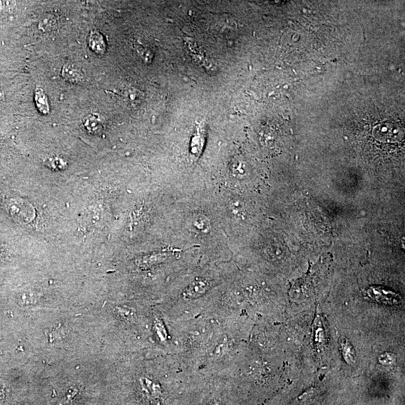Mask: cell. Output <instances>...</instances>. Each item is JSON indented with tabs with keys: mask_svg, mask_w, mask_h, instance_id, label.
I'll use <instances>...</instances> for the list:
<instances>
[{
	"mask_svg": "<svg viewBox=\"0 0 405 405\" xmlns=\"http://www.w3.org/2000/svg\"><path fill=\"white\" fill-rule=\"evenodd\" d=\"M89 45L92 51H94L99 55H101L105 53V42H104L102 35L97 31H93L90 33V37H89Z\"/></svg>",
	"mask_w": 405,
	"mask_h": 405,
	"instance_id": "30bf717a",
	"label": "cell"
},
{
	"mask_svg": "<svg viewBox=\"0 0 405 405\" xmlns=\"http://www.w3.org/2000/svg\"><path fill=\"white\" fill-rule=\"evenodd\" d=\"M15 3L14 2L0 1V12H9L10 9H13Z\"/></svg>",
	"mask_w": 405,
	"mask_h": 405,
	"instance_id": "e0dca14e",
	"label": "cell"
},
{
	"mask_svg": "<svg viewBox=\"0 0 405 405\" xmlns=\"http://www.w3.org/2000/svg\"><path fill=\"white\" fill-rule=\"evenodd\" d=\"M187 225L191 231L204 233L210 230L211 224L207 216L201 214H194L188 219Z\"/></svg>",
	"mask_w": 405,
	"mask_h": 405,
	"instance_id": "8992f818",
	"label": "cell"
},
{
	"mask_svg": "<svg viewBox=\"0 0 405 405\" xmlns=\"http://www.w3.org/2000/svg\"><path fill=\"white\" fill-rule=\"evenodd\" d=\"M341 348H342V356L346 362L350 364L355 363V350L353 346L350 344L349 341L345 338L342 337L340 339Z\"/></svg>",
	"mask_w": 405,
	"mask_h": 405,
	"instance_id": "7c38bea8",
	"label": "cell"
},
{
	"mask_svg": "<svg viewBox=\"0 0 405 405\" xmlns=\"http://www.w3.org/2000/svg\"><path fill=\"white\" fill-rule=\"evenodd\" d=\"M35 101L37 108L39 110L40 113L47 115L50 113V105L48 96L40 87H37V88L35 89Z\"/></svg>",
	"mask_w": 405,
	"mask_h": 405,
	"instance_id": "8fae6325",
	"label": "cell"
},
{
	"mask_svg": "<svg viewBox=\"0 0 405 405\" xmlns=\"http://www.w3.org/2000/svg\"><path fill=\"white\" fill-rule=\"evenodd\" d=\"M141 386L143 392L152 399H159L162 396L161 386L156 381L149 378H141Z\"/></svg>",
	"mask_w": 405,
	"mask_h": 405,
	"instance_id": "52a82bcc",
	"label": "cell"
},
{
	"mask_svg": "<svg viewBox=\"0 0 405 405\" xmlns=\"http://www.w3.org/2000/svg\"><path fill=\"white\" fill-rule=\"evenodd\" d=\"M206 139V129L204 124L199 125L191 138L190 152L194 158H198L201 155Z\"/></svg>",
	"mask_w": 405,
	"mask_h": 405,
	"instance_id": "5b68a950",
	"label": "cell"
},
{
	"mask_svg": "<svg viewBox=\"0 0 405 405\" xmlns=\"http://www.w3.org/2000/svg\"><path fill=\"white\" fill-rule=\"evenodd\" d=\"M46 165L47 166L50 167L51 169L57 170V171L64 170L67 167L66 162L62 159V158H57V157L48 159V161H46Z\"/></svg>",
	"mask_w": 405,
	"mask_h": 405,
	"instance_id": "2e32d148",
	"label": "cell"
},
{
	"mask_svg": "<svg viewBox=\"0 0 405 405\" xmlns=\"http://www.w3.org/2000/svg\"><path fill=\"white\" fill-rule=\"evenodd\" d=\"M62 77L73 84H81L84 81V74L80 68L72 64H66L62 68Z\"/></svg>",
	"mask_w": 405,
	"mask_h": 405,
	"instance_id": "ba28073f",
	"label": "cell"
},
{
	"mask_svg": "<svg viewBox=\"0 0 405 405\" xmlns=\"http://www.w3.org/2000/svg\"><path fill=\"white\" fill-rule=\"evenodd\" d=\"M4 92H3V90L0 88V101L3 100V99H4Z\"/></svg>",
	"mask_w": 405,
	"mask_h": 405,
	"instance_id": "ac0fdd59",
	"label": "cell"
},
{
	"mask_svg": "<svg viewBox=\"0 0 405 405\" xmlns=\"http://www.w3.org/2000/svg\"><path fill=\"white\" fill-rule=\"evenodd\" d=\"M171 257V254L168 252H160V253L153 254L143 257L138 261V265L140 267H149L155 264L167 261Z\"/></svg>",
	"mask_w": 405,
	"mask_h": 405,
	"instance_id": "9c48e42d",
	"label": "cell"
},
{
	"mask_svg": "<svg viewBox=\"0 0 405 405\" xmlns=\"http://www.w3.org/2000/svg\"><path fill=\"white\" fill-rule=\"evenodd\" d=\"M184 45L188 55L198 66L202 68L207 74H216L218 67L212 59L210 58L204 48L191 38H184Z\"/></svg>",
	"mask_w": 405,
	"mask_h": 405,
	"instance_id": "6da1fadb",
	"label": "cell"
},
{
	"mask_svg": "<svg viewBox=\"0 0 405 405\" xmlns=\"http://www.w3.org/2000/svg\"><path fill=\"white\" fill-rule=\"evenodd\" d=\"M210 405H219V403L217 402L216 401H213V402L211 403Z\"/></svg>",
	"mask_w": 405,
	"mask_h": 405,
	"instance_id": "d6986e66",
	"label": "cell"
},
{
	"mask_svg": "<svg viewBox=\"0 0 405 405\" xmlns=\"http://www.w3.org/2000/svg\"><path fill=\"white\" fill-rule=\"evenodd\" d=\"M8 210L14 219L23 224L32 222L35 210L29 202L22 199H12L8 202Z\"/></svg>",
	"mask_w": 405,
	"mask_h": 405,
	"instance_id": "3957f363",
	"label": "cell"
},
{
	"mask_svg": "<svg viewBox=\"0 0 405 405\" xmlns=\"http://www.w3.org/2000/svg\"><path fill=\"white\" fill-rule=\"evenodd\" d=\"M84 126L91 133H97L101 129V123L99 117L95 115H88L84 119Z\"/></svg>",
	"mask_w": 405,
	"mask_h": 405,
	"instance_id": "5bb4252c",
	"label": "cell"
},
{
	"mask_svg": "<svg viewBox=\"0 0 405 405\" xmlns=\"http://www.w3.org/2000/svg\"><path fill=\"white\" fill-rule=\"evenodd\" d=\"M154 323H155L154 327H155V333L158 339L162 342H165L168 339V333H167L166 329H165L163 322L160 319H157Z\"/></svg>",
	"mask_w": 405,
	"mask_h": 405,
	"instance_id": "9a60e30c",
	"label": "cell"
},
{
	"mask_svg": "<svg viewBox=\"0 0 405 405\" xmlns=\"http://www.w3.org/2000/svg\"><path fill=\"white\" fill-rule=\"evenodd\" d=\"M210 282L204 278H197L190 284L182 293L185 300H194L205 294L210 288Z\"/></svg>",
	"mask_w": 405,
	"mask_h": 405,
	"instance_id": "277c9868",
	"label": "cell"
},
{
	"mask_svg": "<svg viewBox=\"0 0 405 405\" xmlns=\"http://www.w3.org/2000/svg\"><path fill=\"white\" fill-rule=\"evenodd\" d=\"M3 395H3V394H0V404H1L2 398H3Z\"/></svg>",
	"mask_w": 405,
	"mask_h": 405,
	"instance_id": "ffe728a7",
	"label": "cell"
},
{
	"mask_svg": "<svg viewBox=\"0 0 405 405\" xmlns=\"http://www.w3.org/2000/svg\"><path fill=\"white\" fill-rule=\"evenodd\" d=\"M364 294L368 299L385 305H398L401 302L399 294L386 287L376 285L369 287L364 291Z\"/></svg>",
	"mask_w": 405,
	"mask_h": 405,
	"instance_id": "7a4b0ae2",
	"label": "cell"
},
{
	"mask_svg": "<svg viewBox=\"0 0 405 405\" xmlns=\"http://www.w3.org/2000/svg\"><path fill=\"white\" fill-rule=\"evenodd\" d=\"M114 313L120 320L125 322H132L136 318L135 310L125 306H117L115 308Z\"/></svg>",
	"mask_w": 405,
	"mask_h": 405,
	"instance_id": "4fadbf2b",
	"label": "cell"
}]
</instances>
